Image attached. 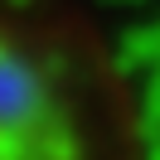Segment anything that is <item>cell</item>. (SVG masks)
Returning a JSON list of instances; mask_svg holds the SVG:
<instances>
[{
	"label": "cell",
	"mask_w": 160,
	"mask_h": 160,
	"mask_svg": "<svg viewBox=\"0 0 160 160\" xmlns=\"http://www.w3.org/2000/svg\"><path fill=\"white\" fill-rule=\"evenodd\" d=\"M0 160H121L112 92L82 53L0 0Z\"/></svg>",
	"instance_id": "1"
}]
</instances>
